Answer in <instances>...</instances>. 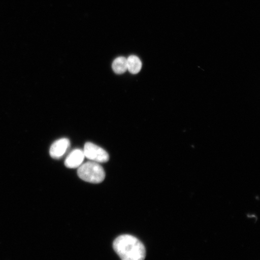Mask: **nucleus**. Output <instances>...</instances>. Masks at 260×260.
Listing matches in <instances>:
<instances>
[{"mask_svg":"<svg viewBox=\"0 0 260 260\" xmlns=\"http://www.w3.org/2000/svg\"><path fill=\"white\" fill-rule=\"evenodd\" d=\"M113 247L121 260H144L145 258V247L135 236H120L114 241Z\"/></svg>","mask_w":260,"mask_h":260,"instance_id":"obj_1","label":"nucleus"},{"mask_svg":"<svg viewBox=\"0 0 260 260\" xmlns=\"http://www.w3.org/2000/svg\"><path fill=\"white\" fill-rule=\"evenodd\" d=\"M77 174L81 180L94 184L102 183L106 177L103 168L94 161H89L81 165L78 169Z\"/></svg>","mask_w":260,"mask_h":260,"instance_id":"obj_2","label":"nucleus"},{"mask_svg":"<svg viewBox=\"0 0 260 260\" xmlns=\"http://www.w3.org/2000/svg\"><path fill=\"white\" fill-rule=\"evenodd\" d=\"M84 157L96 162H106L109 160V155L102 148L91 142H87L84 147Z\"/></svg>","mask_w":260,"mask_h":260,"instance_id":"obj_3","label":"nucleus"},{"mask_svg":"<svg viewBox=\"0 0 260 260\" xmlns=\"http://www.w3.org/2000/svg\"><path fill=\"white\" fill-rule=\"evenodd\" d=\"M70 141L67 138L57 140L51 145L50 149V154L53 158L58 159L66 153L68 149L70 148Z\"/></svg>","mask_w":260,"mask_h":260,"instance_id":"obj_4","label":"nucleus"},{"mask_svg":"<svg viewBox=\"0 0 260 260\" xmlns=\"http://www.w3.org/2000/svg\"><path fill=\"white\" fill-rule=\"evenodd\" d=\"M84 157L83 151L79 149H75L68 156L64 165L68 168H79L83 164Z\"/></svg>","mask_w":260,"mask_h":260,"instance_id":"obj_5","label":"nucleus"},{"mask_svg":"<svg viewBox=\"0 0 260 260\" xmlns=\"http://www.w3.org/2000/svg\"><path fill=\"white\" fill-rule=\"evenodd\" d=\"M127 61V70L133 74H138L141 71L142 63L141 59L135 55H132L126 58Z\"/></svg>","mask_w":260,"mask_h":260,"instance_id":"obj_6","label":"nucleus"},{"mask_svg":"<svg viewBox=\"0 0 260 260\" xmlns=\"http://www.w3.org/2000/svg\"><path fill=\"white\" fill-rule=\"evenodd\" d=\"M112 69L116 74H122L127 71V61L124 57H119L113 61Z\"/></svg>","mask_w":260,"mask_h":260,"instance_id":"obj_7","label":"nucleus"}]
</instances>
